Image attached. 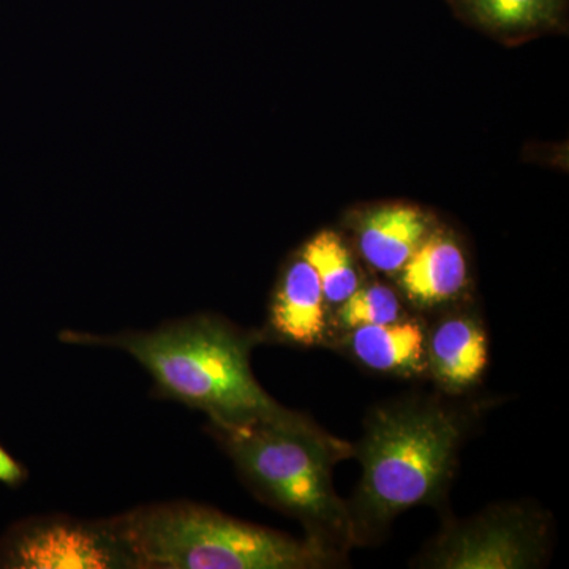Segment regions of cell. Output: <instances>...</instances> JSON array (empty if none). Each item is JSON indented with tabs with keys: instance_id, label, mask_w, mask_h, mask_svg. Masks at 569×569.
Wrapping results in <instances>:
<instances>
[{
	"instance_id": "6",
	"label": "cell",
	"mask_w": 569,
	"mask_h": 569,
	"mask_svg": "<svg viewBox=\"0 0 569 569\" xmlns=\"http://www.w3.org/2000/svg\"><path fill=\"white\" fill-rule=\"evenodd\" d=\"M2 569L133 568L110 520L43 516L13 523L0 538Z\"/></svg>"
},
{
	"instance_id": "11",
	"label": "cell",
	"mask_w": 569,
	"mask_h": 569,
	"mask_svg": "<svg viewBox=\"0 0 569 569\" xmlns=\"http://www.w3.org/2000/svg\"><path fill=\"white\" fill-rule=\"evenodd\" d=\"M351 355L367 369L400 377H418L427 370V335L417 320L361 326L347 331Z\"/></svg>"
},
{
	"instance_id": "3",
	"label": "cell",
	"mask_w": 569,
	"mask_h": 569,
	"mask_svg": "<svg viewBox=\"0 0 569 569\" xmlns=\"http://www.w3.org/2000/svg\"><path fill=\"white\" fill-rule=\"evenodd\" d=\"M467 421L458 411L411 399L370 413L358 448L362 481L350 509L356 539L408 508L443 497Z\"/></svg>"
},
{
	"instance_id": "1",
	"label": "cell",
	"mask_w": 569,
	"mask_h": 569,
	"mask_svg": "<svg viewBox=\"0 0 569 569\" xmlns=\"http://www.w3.org/2000/svg\"><path fill=\"white\" fill-rule=\"evenodd\" d=\"M70 346L107 347L133 356L152 377L157 392L208 415L209 427L269 425L316 426L287 410L261 388L250 367L260 335L241 331L216 316L170 321L153 331L118 335L62 331Z\"/></svg>"
},
{
	"instance_id": "8",
	"label": "cell",
	"mask_w": 569,
	"mask_h": 569,
	"mask_svg": "<svg viewBox=\"0 0 569 569\" xmlns=\"http://www.w3.org/2000/svg\"><path fill=\"white\" fill-rule=\"evenodd\" d=\"M488 365V336L473 317L445 318L427 336V370L448 392L473 388Z\"/></svg>"
},
{
	"instance_id": "5",
	"label": "cell",
	"mask_w": 569,
	"mask_h": 569,
	"mask_svg": "<svg viewBox=\"0 0 569 569\" xmlns=\"http://www.w3.org/2000/svg\"><path fill=\"white\" fill-rule=\"evenodd\" d=\"M548 545V523L522 507L489 509L451 523L427 550L421 567L523 569L538 567Z\"/></svg>"
},
{
	"instance_id": "15",
	"label": "cell",
	"mask_w": 569,
	"mask_h": 569,
	"mask_svg": "<svg viewBox=\"0 0 569 569\" xmlns=\"http://www.w3.org/2000/svg\"><path fill=\"white\" fill-rule=\"evenodd\" d=\"M28 468L20 460L13 458L6 448L0 445V485L9 489H18L28 481Z\"/></svg>"
},
{
	"instance_id": "7",
	"label": "cell",
	"mask_w": 569,
	"mask_h": 569,
	"mask_svg": "<svg viewBox=\"0 0 569 569\" xmlns=\"http://www.w3.org/2000/svg\"><path fill=\"white\" fill-rule=\"evenodd\" d=\"M268 329L271 336L293 346L313 347L328 331L326 299L312 266L299 254L277 283Z\"/></svg>"
},
{
	"instance_id": "2",
	"label": "cell",
	"mask_w": 569,
	"mask_h": 569,
	"mask_svg": "<svg viewBox=\"0 0 569 569\" xmlns=\"http://www.w3.org/2000/svg\"><path fill=\"white\" fill-rule=\"evenodd\" d=\"M108 520L133 568L316 569L339 561L326 539L293 538L189 501L146 505Z\"/></svg>"
},
{
	"instance_id": "14",
	"label": "cell",
	"mask_w": 569,
	"mask_h": 569,
	"mask_svg": "<svg viewBox=\"0 0 569 569\" xmlns=\"http://www.w3.org/2000/svg\"><path fill=\"white\" fill-rule=\"evenodd\" d=\"M403 307L399 296L381 283L359 284L337 312V325L346 331L361 326L392 323L402 320Z\"/></svg>"
},
{
	"instance_id": "13",
	"label": "cell",
	"mask_w": 569,
	"mask_h": 569,
	"mask_svg": "<svg viewBox=\"0 0 569 569\" xmlns=\"http://www.w3.org/2000/svg\"><path fill=\"white\" fill-rule=\"evenodd\" d=\"M301 257L316 271L329 305L340 306L358 290L359 276L353 257L335 231L325 230L313 236L302 247Z\"/></svg>"
},
{
	"instance_id": "12",
	"label": "cell",
	"mask_w": 569,
	"mask_h": 569,
	"mask_svg": "<svg viewBox=\"0 0 569 569\" xmlns=\"http://www.w3.org/2000/svg\"><path fill=\"white\" fill-rule=\"evenodd\" d=\"M478 24L501 33L549 28L560 20L565 0H456Z\"/></svg>"
},
{
	"instance_id": "9",
	"label": "cell",
	"mask_w": 569,
	"mask_h": 569,
	"mask_svg": "<svg viewBox=\"0 0 569 569\" xmlns=\"http://www.w3.org/2000/svg\"><path fill=\"white\" fill-rule=\"evenodd\" d=\"M399 272L408 301L421 309L447 305L467 287L466 254L445 231H430Z\"/></svg>"
},
{
	"instance_id": "10",
	"label": "cell",
	"mask_w": 569,
	"mask_h": 569,
	"mask_svg": "<svg viewBox=\"0 0 569 569\" xmlns=\"http://www.w3.org/2000/svg\"><path fill=\"white\" fill-rule=\"evenodd\" d=\"M432 230L429 216L417 206L387 204L359 220L356 238L367 263L396 274Z\"/></svg>"
},
{
	"instance_id": "4",
	"label": "cell",
	"mask_w": 569,
	"mask_h": 569,
	"mask_svg": "<svg viewBox=\"0 0 569 569\" xmlns=\"http://www.w3.org/2000/svg\"><path fill=\"white\" fill-rule=\"evenodd\" d=\"M247 481L269 503L306 523L331 545L356 541L350 508L336 496L331 466L355 449L318 426L211 427Z\"/></svg>"
}]
</instances>
